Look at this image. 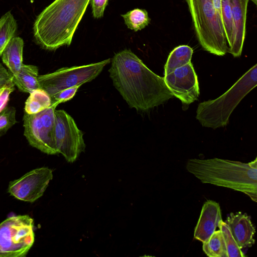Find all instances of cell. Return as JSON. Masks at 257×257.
<instances>
[{
	"label": "cell",
	"mask_w": 257,
	"mask_h": 257,
	"mask_svg": "<svg viewBox=\"0 0 257 257\" xmlns=\"http://www.w3.org/2000/svg\"><path fill=\"white\" fill-rule=\"evenodd\" d=\"M108 71L115 88L138 111H147L174 96L164 77L151 70L131 50L115 54Z\"/></svg>",
	"instance_id": "6da1fadb"
},
{
	"label": "cell",
	"mask_w": 257,
	"mask_h": 257,
	"mask_svg": "<svg viewBox=\"0 0 257 257\" xmlns=\"http://www.w3.org/2000/svg\"><path fill=\"white\" fill-rule=\"evenodd\" d=\"M90 0H55L37 17L33 25L36 43L54 51L69 46Z\"/></svg>",
	"instance_id": "7a4b0ae2"
},
{
	"label": "cell",
	"mask_w": 257,
	"mask_h": 257,
	"mask_svg": "<svg viewBox=\"0 0 257 257\" xmlns=\"http://www.w3.org/2000/svg\"><path fill=\"white\" fill-rule=\"evenodd\" d=\"M186 168L203 183L239 191L257 201V158L247 163L217 158L191 159Z\"/></svg>",
	"instance_id": "3957f363"
},
{
	"label": "cell",
	"mask_w": 257,
	"mask_h": 257,
	"mask_svg": "<svg viewBox=\"0 0 257 257\" xmlns=\"http://www.w3.org/2000/svg\"><path fill=\"white\" fill-rule=\"evenodd\" d=\"M256 85V64L222 95L199 103L196 110V119L204 127L215 129L225 126L234 108Z\"/></svg>",
	"instance_id": "277c9868"
},
{
	"label": "cell",
	"mask_w": 257,
	"mask_h": 257,
	"mask_svg": "<svg viewBox=\"0 0 257 257\" xmlns=\"http://www.w3.org/2000/svg\"><path fill=\"white\" fill-rule=\"evenodd\" d=\"M186 1L196 37L203 49L220 56L228 53L221 18L214 9L212 0Z\"/></svg>",
	"instance_id": "5b68a950"
},
{
	"label": "cell",
	"mask_w": 257,
	"mask_h": 257,
	"mask_svg": "<svg viewBox=\"0 0 257 257\" xmlns=\"http://www.w3.org/2000/svg\"><path fill=\"white\" fill-rule=\"evenodd\" d=\"M34 219L28 215L9 217L0 223V257H24L35 241Z\"/></svg>",
	"instance_id": "8992f818"
},
{
	"label": "cell",
	"mask_w": 257,
	"mask_h": 257,
	"mask_svg": "<svg viewBox=\"0 0 257 257\" xmlns=\"http://www.w3.org/2000/svg\"><path fill=\"white\" fill-rule=\"evenodd\" d=\"M110 62V59L78 66L63 67L55 71L39 75L40 88L45 90L51 98L58 92L73 86H81L95 79L104 66Z\"/></svg>",
	"instance_id": "52a82bcc"
},
{
	"label": "cell",
	"mask_w": 257,
	"mask_h": 257,
	"mask_svg": "<svg viewBox=\"0 0 257 257\" xmlns=\"http://www.w3.org/2000/svg\"><path fill=\"white\" fill-rule=\"evenodd\" d=\"M59 103L35 114L24 113V135L29 144L48 155L58 154L55 138V110Z\"/></svg>",
	"instance_id": "ba28073f"
},
{
	"label": "cell",
	"mask_w": 257,
	"mask_h": 257,
	"mask_svg": "<svg viewBox=\"0 0 257 257\" xmlns=\"http://www.w3.org/2000/svg\"><path fill=\"white\" fill-rule=\"evenodd\" d=\"M55 138L58 154L69 163L75 162L86 147L82 132L74 119L64 110H56Z\"/></svg>",
	"instance_id": "9c48e42d"
},
{
	"label": "cell",
	"mask_w": 257,
	"mask_h": 257,
	"mask_svg": "<svg viewBox=\"0 0 257 257\" xmlns=\"http://www.w3.org/2000/svg\"><path fill=\"white\" fill-rule=\"evenodd\" d=\"M53 179V171L48 167L35 169L9 183L8 191L16 199L34 202L42 197Z\"/></svg>",
	"instance_id": "30bf717a"
},
{
	"label": "cell",
	"mask_w": 257,
	"mask_h": 257,
	"mask_svg": "<svg viewBox=\"0 0 257 257\" xmlns=\"http://www.w3.org/2000/svg\"><path fill=\"white\" fill-rule=\"evenodd\" d=\"M164 79L173 95L183 104H189L198 99V77L191 61L165 75Z\"/></svg>",
	"instance_id": "8fae6325"
},
{
	"label": "cell",
	"mask_w": 257,
	"mask_h": 257,
	"mask_svg": "<svg viewBox=\"0 0 257 257\" xmlns=\"http://www.w3.org/2000/svg\"><path fill=\"white\" fill-rule=\"evenodd\" d=\"M221 220V210L219 203L213 200L206 201L203 205L195 228L194 238L202 242L205 241L216 230Z\"/></svg>",
	"instance_id": "7c38bea8"
},
{
	"label": "cell",
	"mask_w": 257,
	"mask_h": 257,
	"mask_svg": "<svg viewBox=\"0 0 257 257\" xmlns=\"http://www.w3.org/2000/svg\"><path fill=\"white\" fill-rule=\"evenodd\" d=\"M232 15L234 33L228 53L234 57L241 55L245 39L247 7L249 0H229Z\"/></svg>",
	"instance_id": "4fadbf2b"
},
{
	"label": "cell",
	"mask_w": 257,
	"mask_h": 257,
	"mask_svg": "<svg viewBox=\"0 0 257 257\" xmlns=\"http://www.w3.org/2000/svg\"><path fill=\"white\" fill-rule=\"evenodd\" d=\"M225 222L240 249L250 247L254 243L255 227L250 217L245 213L231 212L227 216Z\"/></svg>",
	"instance_id": "5bb4252c"
},
{
	"label": "cell",
	"mask_w": 257,
	"mask_h": 257,
	"mask_svg": "<svg viewBox=\"0 0 257 257\" xmlns=\"http://www.w3.org/2000/svg\"><path fill=\"white\" fill-rule=\"evenodd\" d=\"M24 42L20 37H14L4 50L1 57L3 63L14 76L20 72L23 63Z\"/></svg>",
	"instance_id": "9a60e30c"
},
{
	"label": "cell",
	"mask_w": 257,
	"mask_h": 257,
	"mask_svg": "<svg viewBox=\"0 0 257 257\" xmlns=\"http://www.w3.org/2000/svg\"><path fill=\"white\" fill-rule=\"evenodd\" d=\"M38 76V68L36 66L23 64L18 75H12V80L20 91L30 93L40 88Z\"/></svg>",
	"instance_id": "2e32d148"
},
{
	"label": "cell",
	"mask_w": 257,
	"mask_h": 257,
	"mask_svg": "<svg viewBox=\"0 0 257 257\" xmlns=\"http://www.w3.org/2000/svg\"><path fill=\"white\" fill-rule=\"evenodd\" d=\"M193 53V49L188 45H182L175 48L169 55L165 65V75L190 62Z\"/></svg>",
	"instance_id": "e0dca14e"
},
{
	"label": "cell",
	"mask_w": 257,
	"mask_h": 257,
	"mask_svg": "<svg viewBox=\"0 0 257 257\" xmlns=\"http://www.w3.org/2000/svg\"><path fill=\"white\" fill-rule=\"evenodd\" d=\"M52 104L49 94L44 89L39 88L30 93L25 104V112L35 114L47 108Z\"/></svg>",
	"instance_id": "ac0fdd59"
},
{
	"label": "cell",
	"mask_w": 257,
	"mask_h": 257,
	"mask_svg": "<svg viewBox=\"0 0 257 257\" xmlns=\"http://www.w3.org/2000/svg\"><path fill=\"white\" fill-rule=\"evenodd\" d=\"M17 28L16 20L10 11L0 19V57L8 43L16 36Z\"/></svg>",
	"instance_id": "d6986e66"
},
{
	"label": "cell",
	"mask_w": 257,
	"mask_h": 257,
	"mask_svg": "<svg viewBox=\"0 0 257 257\" xmlns=\"http://www.w3.org/2000/svg\"><path fill=\"white\" fill-rule=\"evenodd\" d=\"M202 248L209 257H228L225 243L220 230H215L203 242Z\"/></svg>",
	"instance_id": "ffe728a7"
},
{
	"label": "cell",
	"mask_w": 257,
	"mask_h": 257,
	"mask_svg": "<svg viewBox=\"0 0 257 257\" xmlns=\"http://www.w3.org/2000/svg\"><path fill=\"white\" fill-rule=\"evenodd\" d=\"M121 16L127 28L135 32L145 28L151 21L147 11L145 9H136Z\"/></svg>",
	"instance_id": "44dd1931"
},
{
	"label": "cell",
	"mask_w": 257,
	"mask_h": 257,
	"mask_svg": "<svg viewBox=\"0 0 257 257\" xmlns=\"http://www.w3.org/2000/svg\"><path fill=\"white\" fill-rule=\"evenodd\" d=\"M221 20L226 39L229 47L232 41L234 25L229 0H221Z\"/></svg>",
	"instance_id": "7402d4cb"
},
{
	"label": "cell",
	"mask_w": 257,
	"mask_h": 257,
	"mask_svg": "<svg viewBox=\"0 0 257 257\" xmlns=\"http://www.w3.org/2000/svg\"><path fill=\"white\" fill-rule=\"evenodd\" d=\"M218 227L222 233L228 257H244L245 255L233 238L227 224L221 220Z\"/></svg>",
	"instance_id": "603a6c76"
},
{
	"label": "cell",
	"mask_w": 257,
	"mask_h": 257,
	"mask_svg": "<svg viewBox=\"0 0 257 257\" xmlns=\"http://www.w3.org/2000/svg\"><path fill=\"white\" fill-rule=\"evenodd\" d=\"M16 109L14 107L7 106L0 112V137L17 122Z\"/></svg>",
	"instance_id": "cb8c5ba5"
},
{
	"label": "cell",
	"mask_w": 257,
	"mask_h": 257,
	"mask_svg": "<svg viewBox=\"0 0 257 257\" xmlns=\"http://www.w3.org/2000/svg\"><path fill=\"white\" fill-rule=\"evenodd\" d=\"M80 86H75L63 89L51 97L52 103L65 102L71 99L75 95Z\"/></svg>",
	"instance_id": "d4e9b609"
},
{
	"label": "cell",
	"mask_w": 257,
	"mask_h": 257,
	"mask_svg": "<svg viewBox=\"0 0 257 257\" xmlns=\"http://www.w3.org/2000/svg\"><path fill=\"white\" fill-rule=\"evenodd\" d=\"M109 0H90L92 7V14L94 18L103 17L104 10Z\"/></svg>",
	"instance_id": "484cf974"
},
{
	"label": "cell",
	"mask_w": 257,
	"mask_h": 257,
	"mask_svg": "<svg viewBox=\"0 0 257 257\" xmlns=\"http://www.w3.org/2000/svg\"><path fill=\"white\" fill-rule=\"evenodd\" d=\"M12 79L4 87L0 93V112L7 107L10 94L15 90Z\"/></svg>",
	"instance_id": "4316f807"
},
{
	"label": "cell",
	"mask_w": 257,
	"mask_h": 257,
	"mask_svg": "<svg viewBox=\"0 0 257 257\" xmlns=\"http://www.w3.org/2000/svg\"><path fill=\"white\" fill-rule=\"evenodd\" d=\"M12 79V74L0 63V88L6 86Z\"/></svg>",
	"instance_id": "83f0119b"
},
{
	"label": "cell",
	"mask_w": 257,
	"mask_h": 257,
	"mask_svg": "<svg viewBox=\"0 0 257 257\" xmlns=\"http://www.w3.org/2000/svg\"><path fill=\"white\" fill-rule=\"evenodd\" d=\"M253 2L255 5L257 4V0H249Z\"/></svg>",
	"instance_id": "f1b7e54d"
},
{
	"label": "cell",
	"mask_w": 257,
	"mask_h": 257,
	"mask_svg": "<svg viewBox=\"0 0 257 257\" xmlns=\"http://www.w3.org/2000/svg\"><path fill=\"white\" fill-rule=\"evenodd\" d=\"M5 86H4V87H5ZM4 87H3V88H0V93H1V92L3 91V90L4 88Z\"/></svg>",
	"instance_id": "f546056e"
}]
</instances>
